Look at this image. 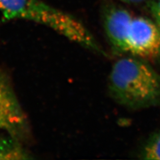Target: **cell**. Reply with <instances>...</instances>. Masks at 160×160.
<instances>
[{
  "label": "cell",
  "mask_w": 160,
  "mask_h": 160,
  "mask_svg": "<svg viewBox=\"0 0 160 160\" xmlns=\"http://www.w3.org/2000/svg\"><path fill=\"white\" fill-rule=\"evenodd\" d=\"M110 96L132 110L160 106V75L145 59L123 57L113 65L108 78Z\"/></svg>",
  "instance_id": "1"
},
{
  "label": "cell",
  "mask_w": 160,
  "mask_h": 160,
  "mask_svg": "<svg viewBox=\"0 0 160 160\" xmlns=\"http://www.w3.org/2000/svg\"><path fill=\"white\" fill-rule=\"evenodd\" d=\"M0 11L5 19H23L42 24L89 51L106 56L79 20L41 0H0Z\"/></svg>",
  "instance_id": "2"
},
{
  "label": "cell",
  "mask_w": 160,
  "mask_h": 160,
  "mask_svg": "<svg viewBox=\"0 0 160 160\" xmlns=\"http://www.w3.org/2000/svg\"><path fill=\"white\" fill-rule=\"evenodd\" d=\"M0 130L23 143L32 139L28 118L19 103L11 79L0 67Z\"/></svg>",
  "instance_id": "3"
},
{
  "label": "cell",
  "mask_w": 160,
  "mask_h": 160,
  "mask_svg": "<svg viewBox=\"0 0 160 160\" xmlns=\"http://www.w3.org/2000/svg\"><path fill=\"white\" fill-rule=\"evenodd\" d=\"M128 46L133 56L160 62V27L152 19L133 17Z\"/></svg>",
  "instance_id": "4"
},
{
  "label": "cell",
  "mask_w": 160,
  "mask_h": 160,
  "mask_svg": "<svg viewBox=\"0 0 160 160\" xmlns=\"http://www.w3.org/2000/svg\"><path fill=\"white\" fill-rule=\"evenodd\" d=\"M133 17L128 9L114 4L105 6L102 22L112 52L122 55L129 52L128 39Z\"/></svg>",
  "instance_id": "5"
},
{
  "label": "cell",
  "mask_w": 160,
  "mask_h": 160,
  "mask_svg": "<svg viewBox=\"0 0 160 160\" xmlns=\"http://www.w3.org/2000/svg\"><path fill=\"white\" fill-rule=\"evenodd\" d=\"M33 154L26 148L24 143L9 135L0 136V160L33 159Z\"/></svg>",
  "instance_id": "6"
},
{
  "label": "cell",
  "mask_w": 160,
  "mask_h": 160,
  "mask_svg": "<svg viewBox=\"0 0 160 160\" xmlns=\"http://www.w3.org/2000/svg\"><path fill=\"white\" fill-rule=\"evenodd\" d=\"M138 155L142 159L160 160V129L149 136L140 148Z\"/></svg>",
  "instance_id": "7"
},
{
  "label": "cell",
  "mask_w": 160,
  "mask_h": 160,
  "mask_svg": "<svg viewBox=\"0 0 160 160\" xmlns=\"http://www.w3.org/2000/svg\"><path fill=\"white\" fill-rule=\"evenodd\" d=\"M148 7L152 19L160 27V0H149Z\"/></svg>",
  "instance_id": "8"
},
{
  "label": "cell",
  "mask_w": 160,
  "mask_h": 160,
  "mask_svg": "<svg viewBox=\"0 0 160 160\" xmlns=\"http://www.w3.org/2000/svg\"><path fill=\"white\" fill-rule=\"evenodd\" d=\"M119 2H121L127 4H136V3H140L144 2H148L149 0H118Z\"/></svg>",
  "instance_id": "9"
}]
</instances>
